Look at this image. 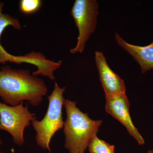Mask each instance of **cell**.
Masks as SVG:
<instances>
[{"label":"cell","instance_id":"7","mask_svg":"<svg viewBox=\"0 0 153 153\" xmlns=\"http://www.w3.org/2000/svg\"><path fill=\"white\" fill-rule=\"evenodd\" d=\"M95 61L105 96L126 93L124 81L111 68L102 52H95Z\"/></svg>","mask_w":153,"mask_h":153},{"label":"cell","instance_id":"3","mask_svg":"<svg viewBox=\"0 0 153 153\" xmlns=\"http://www.w3.org/2000/svg\"><path fill=\"white\" fill-rule=\"evenodd\" d=\"M65 87L60 88L55 82L52 93L48 96L49 106L43 119L33 120L32 125L36 132L37 144L44 149L51 151L50 143L56 133L64 126L62 110L65 99Z\"/></svg>","mask_w":153,"mask_h":153},{"label":"cell","instance_id":"10","mask_svg":"<svg viewBox=\"0 0 153 153\" xmlns=\"http://www.w3.org/2000/svg\"><path fill=\"white\" fill-rule=\"evenodd\" d=\"M115 146L99 138H93L88 145V149L90 153H114Z\"/></svg>","mask_w":153,"mask_h":153},{"label":"cell","instance_id":"11","mask_svg":"<svg viewBox=\"0 0 153 153\" xmlns=\"http://www.w3.org/2000/svg\"><path fill=\"white\" fill-rule=\"evenodd\" d=\"M42 4L40 0H21L19 2V9L22 13L33 14L40 9Z\"/></svg>","mask_w":153,"mask_h":153},{"label":"cell","instance_id":"13","mask_svg":"<svg viewBox=\"0 0 153 153\" xmlns=\"http://www.w3.org/2000/svg\"><path fill=\"white\" fill-rule=\"evenodd\" d=\"M1 143H2V141L0 142V145L1 144ZM0 153H3L2 152H1V151H0Z\"/></svg>","mask_w":153,"mask_h":153},{"label":"cell","instance_id":"5","mask_svg":"<svg viewBox=\"0 0 153 153\" xmlns=\"http://www.w3.org/2000/svg\"><path fill=\"white\" fill-rule=\"evenodd\" d=\"M36 119V114L30 112L24 102L11 106L0 102V130L8 132L18 146L24 144L25 128Z\"/></svg>","mask_w":153,"mask_h":153},{"label":"cell","instance_id":"8","mask_svg":"<svg viewBox=\"0 0 153 153\" xmlns=\"http://www.w3.org/2000/svg\"><path fill=\"white\" fill-rule=\"evenodd\" d=\"M119 46L133 57L139 64L143 74L153 69V41L145 46H139L128 43L117 33L115 36Z\"/></svg>","mask_w":153,"mask_h":153},{"label":"cell","instance_id":"12","mask_svg":"<svg viewBox=\"0 0 153 153\" xmlns=\"http://www.w3.org/2000/svg\"><path fill=\"white\" fill-rule=\"evenodd\" d=\"M146 153H153V150H150Z\"/></svg>","mask_w":153,"mask_h":153},{"label":"cell","instance_id":"1","mask_svg":"<svg viewBox=\"0 0 153 153\" xmlns=\"http://www.w3.org/2000/svg\"><path fill=\"white\" fill-rule=\"evenodd\" d=\"M48 91L44 80L29 69H14L10 66L0 69V97L8 105L16 106L26 101L38 106Z\"/></svg>","mask_w":153,"mask_h":153},{"label":"cell","instance_id":"9","mask_svg":"<svg viewBox=\"0 0 153 153\" xmlns=\"http://www.w3.org/2000/svg\"><path fill=\"white\" fill-rule=\"evenodd\" d=\"M4 6V3L0 1V64H5L7 62L16 63L17 56L12 55L6 51L1 44V38L7 27L12 26L14 29L20 30L22 29V25L19 19L3 13Z\"/></svg>","mask_w":153,"mask_h":153},{"label":"cell","instance_id":"4","mask_svg":"<svg viewBox=\"0 0 153 153\" xmlns=\"http://www.w3.org/2000/svg\"><path fill=\"white\" fill-rule=\"evenodd\" d=\"M99 6L96 0H76L71 10V16L78 30L77 44L70 50L71 54L82 53L86 42L95 31Z\"/></svg>","mask_w":153,"mask_h":153},{"label":"cell","instance_id":"2","mask_svg":"<svg viewBox=\"0 0 153 153\" xmlns=\"http://www.w3.org/2000/svg\"><path fill=\"white\" fill-rule=\"evenodd\" d=\"M76 103L68 100L64 101L66 114L63 126L64 147L69 153H84L97 136L102 121L91 119L76 107Z\"/></svg>","mask_w":153,"mask_h":153},{"label":"cell","instance_id":"6","mask_svg":"<svg viewBox=\"0 0 153 153\" xmlns=\"http://www.w3.org/2000/svg\"><path fill=\"white\" fill-rule=\"evenodd\" d=\"M105 97L106 112L122 124L139 145L144 144V139L131 120L130 114L129 102L126 93Z\"/></svg>","mask_w":153,"mask_h":153}]
</instances>
